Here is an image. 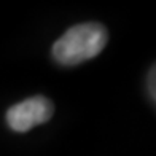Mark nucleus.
Listing matches in <instances>:
<instances>
[{
	"mask_svg": "<svg viewBox=\"0 0 156 156\" xmlns=\"http://www.w3.org/2000/svg\"><path fill=\"white\" fill-rule=\"evenodd\" d=\"M154 75H156V72H154V67H151V70H150V75H148V93H150V97H151V101L154 102Z\"/></svg>",
	"mask_w": 156,
	"mask_h": 156,
	"instance_id": "3",
	"label": "nucleus"
},
{
	"mask_svg": "<svg viewBox=\"0 0 156 156\" xmlns=\"http://www.w3.org/2000/svg\"><path fill=\"white\" fill-rule=\"evenodd\" d=\"M107 41L108 32L102 24L83 23L70 27L59 40H56L53 58L62 66H76L96 58Z\"/></svg>",
	"mask_w": 156,
	"mask_h": 156,
	"instance_id": "1",
	"label": "nucleus"
},
{
	"mask_svg": "<svg viewBox=\"0 0 156 156\" xmlns=\"http://www.w3.org/2000/svg\"><path fill=\"white\" fill-rule=\"evenodd\" d=\"M54 113V105L43 96H34L8 108L6 123L16 132H27L32 127L46 123Z\"/></svg>",
	"mask_w": 156,
	"mask_h": 156,
	"instance_id": "2",
	"label": "nucleus"
}]
</instances>
